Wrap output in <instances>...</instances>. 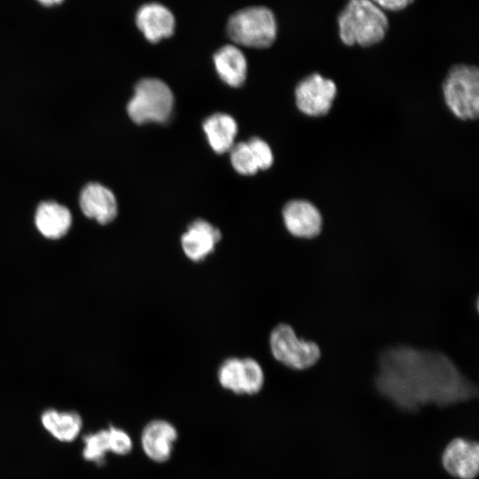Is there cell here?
<instances>
[{
	"instance_id": "obj_12",
	"label": "cell",
	"mask_w": 479,
	"mask_h": 479,
	"mask_svg": "<svg viewBox=\"0 0 479 479\" xmlns=\"http://www.w3.org/2000/svg\"><path fill=\"white\" fill-rule=\"evenodd\" d=\"M282 214L287 231L295 237L310 239L321 232V215L318 208L307 200L289 201L284 207Z\"/></svg>"
},
{
	"instance_id": "obj_1",
	"label": "cell",
	"mask_w": 479,
	"mask_h": 479,
	"mask_svg": "<svg viewBox=\"0 0 479 479\" xmlns=\"http://www.w3.org/2000/svg\"><path fill=\"white\" fill-rule=\"evenodd\" d=\"M379 393L402 412L449 407L477 396L476 387L444 354L397 346L384 350L375 378Z\"/></svg>"
},
{
	"instance_id": "obj_3",
	"label": "cell",
	"mask_w": 479,
	"mask_h": 479,
	"mask_svg": "<svg viewBox=\"0 0 479 479\" xmlns=\"http://www.w3.org/2000/svg\"><path fill=\"white\" fill-rule=\"evenodd\" d=\"M226 32L237 44L266 48L276 39L277 21L269 8L250 6L237 11L229 18Z\"/></svg>"
},
{
	"instance_id": "obj_6",
	"label": "cell",
	"mask_w": 479,
	"mask_h": 479,
	"mask_svg": "<svg viewBox=\"0 0 479 479\" xmlns=\"http://www.w3.org/2000/svg\"><path fill=\"white\" fill-rule=\"evenodd\" d=\"M273 357L287 367L304 370L318 362L320 349L313 342L300 339L287 324H279L270 335Z\"/></svg>"
},
{
	"instance_id": "obj_23",
	"label": "cell",
	"mask_w": 479,
	"mask_h": 479,
	"mask_svg": "<svg viewBox=\"0 0 479 479\" xmlns=\"http://www.w3.org/2000/svg\"><path fill=\"white\" fill-rule=\"evenodd\" d=\"M36 2L43 6L52 7L62 4L64 0H36Z\"/></svg>"
},
{
	"instance_id": "obj_7",
	"label": "cell",
	"mask_w": 479,
	"mask_h": 479,
	"mask_svg": "<svg viewBox=\"0 0 479 479\" xmlns=\"http://www.w3.org/2000/svg\"><path fill=\"white\" fill-rule=\"evenodd\" d=\"M443 471L452 479H476L479 474V443L461 436L451 438L440 453Z\"/></svg>"
},
{
	"instance_id": "obj_13",
	"label": "cell",
	"mask_w": 479,
	"mask_h": 479,
	"mask_svg": "<svg viewBox=\"0 0 479 479\" xmlns=\"http://www.w3.org/2000/svg\"><path fill=\"white\" fill-rule=\"evenodd\" d=\"M136 25L151 43L169 37L175 30V17L165 5L159 3L143 4L137 12Z\"/></svg>"
},
{
	"instance_id": "obj_17",
	"label": "cell",
	"mask_w": 479,
	"mask_h": 479,
	"mask_svg": "<svg viewBox=\"0 0 479 479\" xmlns=\"http://www.w3.org/2000/svg\"><path fill=\"white\" fill-rule=\"evenodd\" d=\"M216 70L226 84L240 86L247 75V60L243 52L235 45L226 44L213 56Z\"/></svg>"
},
{
	"instance_id": "obj_4",
	"label": "cell",
	"mask_w": 479,
	"mask_h": 479,
	"mask_svg": "<svg viewBox=\"0 0 479 479\" xmlns=\"http://www.w3.org/2000/svg\"><path fill=\"white\" fill-rule=\"evenodd\" d=\"M174 97L169 87L157 78L140 80L127 105L130 118L136 123L165 122L170 116Z\"/></svg>"
},
{
	"instance_id": "obj_21",
	"label": "cell",
	"mask_w": 479,
	"mask_h": 479,
	"mask_svg": "<svg viewBox=\"0 0 479 479\" xmlns=\"http://www.w3.org/2000/svg\"><path fill=\"white\" fill-rule=\"evenodd\" d=\"M247 142L255 155L259 169L270 168L273 162V155L268 144L259 137H252Z\"/></svg>"
},
{
	"instance_id": "obj_11",
	"label": "cell",
	"mask_w": 479,
	"mask_h": 479,
	"mask_svg": "<svg viewBox=\"0 0 479 479\" xmlns=\"http://www.w3.org/2000/svg\"><path fill=\"white\" fill-rule=\"evenodd\" d=\"M177 438V429L172 423L161 419L153 420L142 429L141 448L152 461L164 463L170 459Z\"/></svg>"
},
{
	"instance_id": "obj_15",
	"label": "cell",
	"mask_w": 479,
	"mask_h": 479,
	"mask_svg": "<svg viewBox=\"0 0 479 479\" xmlns=\"http://www.w3.org/2000/svg\"><path fill=\"white\" fill-rule=\"evenodd\" d=\"M220 239L221 232L216 227L203 219H197L182 235L181 245L189 259L199 262L213 252Z\"/></svg>"
},
{
	"instance_id": "obj_16",
	"label": "cell",
	"mask_w": 479,
	"mask_h": 479,
	"mask_svg": "<svg viewBox=\"0 0 479 479\" xmlns=\"http://www.w3.org/2000/svg\"><path fill=\"white\" fill-rule=\"evenodd\" d=\"M37 230L46 238L59 239L69 230L72 216L69 209L52 200L39 204L35 214Z\"/></svg>"
},
{
	"instance_id": "obj_10",
	"label": "cell",
	"mask_w": 479,
	"mask_h": 479,
	"mask_svg": "<svg viewBox=\"0 0 479 479\" xmlns=\"http://www.w3.org/2000/svg\"><path fill=\"white\" fill-rule=\"evenodd\" d=\"M83 443V459L98 465L104 463L107 452L123 456L133 447L130 436L124 429L112 425L84 436Z\"/></svg>"
},
{
	"instance_id": "obj_14",
	"label": "cell",
	"mask_w": 479,
	"mask_h": 479,
	"mask_svg": "<svg viewBox=\"0 0 479 479\" xmlns=\"http://www.w3.org/2000/svg\"><path fill=\"white\" fill-rule=\"evenodd\" d=\"M79 204L87 217L101 224L110 223L117 215L118 207L114 194L98 183H90L82 188Z\"/></svg>"
},
{
	"instance_id": "obj_20",
	"label": "cell",
	"mask_w": 479,
	"mask_h": 479,
	"mask_svg": "<svg viewBox=\"0 0 479 479\" xmlns=\"http://www.w3.org/2000/svg\"><path fill=\"white\" fill-rule=\"evenodd\" d=\"M231 162L241 175H254L259 170L255 155L248 142H240L230 149Z\"/></svg>"
},
{
	"instance_id": "obj_2",
	"label": "cell",
	"mask_w": 479,
	"mask_h": 479,
	"mask_svg": "<svg viewBox=\"0 0 479 479\" xmlns=\"http://www.w3.org/2000/svg\"><path fill=\"white\" fill-rule=\"evenodd\" d=\"M337 22L343 43L363 47L380 43L389 27L387 16L371 0H349L339 13Z\"/></svg>"
},
{
	"instance_id": "obj_18",
	"label": "cell",
	"mask_w": 479,
	"mask_h": 479,
	"mask_svg": "<svg viewBox=\"0 0 479 479\" xmlns=\"http://www.w3.org/2000/svg\"><path fill=\"white\" fill-rule=\"evenodd\" d=\"M41 423L51 436L64 443L73 442L82 428L80 414L73 411L45 410L41 415Z\"/></svg>"
},
{
	"instance_id": "obj_8",
	"label": "cell",
	"mask_w": 479,
	"mask_h": 479,
	"mask_svg": "<svg viewBox=\"0 0 479 479\" xmlns=\"http://www.w3.org/2000/svg\"><path fill=\"white\" fill-rule=\"evenodd\" d=\"M218 381L224 389L235 394L254 395L262 389L264 375L261 365L255 359L232 357L221 365Z\"/></svg>"
},
{
	"instance_id": "obj_19",
	"label": "cell",
	"mask_w": 479,
	"mask_h": 479,
	"mask_svg": "<svg viewBox=\"0 0 479 479\" xmlns=\"http://www.w3.org/2000/svg\"><path fill=\"white\" fill-rule=\"evenodd\" d=\"M203 130L211 148L217 153H223L232 147L238 126L231 115L217 113L204 121Z\"/></svg>"
},
{
	"instance_id": "obj_9",
	"label": "cell",
	"mask_w": 479,
	"mask_h": 479,
	"mask_svg": "<svg viewBox=\"0 0 479 479\" xmlns=\"http://www.w3.org/2000/svg\"><path fill=\"white\" fill-rule=\"evenodd\" d=\"M336 95V86L332 80L319 74H312L297 85L296 105L300 111L311 116L326 114Z\"/></svg>"
},
{
	"instance_id": "obj_5",
	"label": "cell",
	"mask_w": 479,
	"mask_h": 479,
	"mask_svg": "<svg viewBox=\"0 0 479 479\" xmlns=\"http://www.w3.org/2000/svg\"><path fill=\"white\" fill-rule=\"evenodd\" d=\"M445 102L459 119L474 120L479 115V71L476 67H452L443 85Z\"/></svg>"
},
{
	"instance_id": "obj_22",
	"label": "cell",
	"mask_w": 479,
	"mask_h": 479,
	"mask_svg": "<svg viewBox=\"0 0 479 479\" xmlns=\"http://www.w3.org/2000/svg\"><path fill=\"white\" fill-rule=\"evenodd\" d=\"M381 9L399 12L407 8L414 0H372Z\"/></svg>"
}]
</instances>
